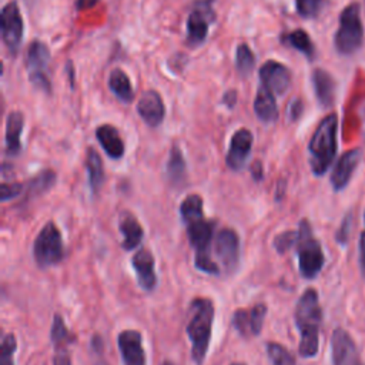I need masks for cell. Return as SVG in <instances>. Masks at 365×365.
<instances>
[{
	"label": "cell",
	"instance_id": "obj_20",
	"mask_svg": "<svg viewBox=\"0 0 365 365\" xmlns=\"http://www.w3.org/2000/svg\"><path fill=\"white\" fill-rule=\"evenodd\" d=\"M131 265L137 275V282L144 291H153L157 285V275L154 269V257L145 250L140 248L131 258Z\"/></svg>",
	"mask_w": 365,
	"mask_h": 365
},
{
	"label": "cell",
	"instance_id": "obj_27",
	"mask_svg": "<svg viewBox=\"0 0 365 365\" xmlns=\"http://www.w3.org/2000/svg\"><path fill=\"white\" fill-rule=\"evenodd\" d=\"M281 41L284 44H288L292 48L298 50L307 58H312L314 54H315V47H314L312 40H311L309 34L305 30H302V29H297V30H292L289 33L282 34Z\"/></svg>",
	"mask_w": 365,
	"mask_h": 365
},
{
	"label": "cell",
	"instance_id": "obj_40",
	"mask_svg": "<svg viewBox=\"0 0 365 365\" xmlns=\"http://www.w3.org/2000/svg\"><path fill=\"white\" fill-rule=\"evenodd\" d=\"M237 91L235 90H230V91H225V94L222 96V103L228 107V108H232L235 104H237Z\"/></svg>",
	"mask_w": 365,
	"mask_h": 365
},
{
	"label": "cell",
	"instance_id": "obj_36",
	"mask_svg": "<svg viewBox=\"0 0 365 365\" xmlns=\"http://www.w3.org/2000/svg\"><path fill=\"white\" fill-rule=\"evenodd\" d=\"M351 225H352V212H348V214L344 217V220H342L339 228H338L336 232H335V240H336V242H338L341 247H344V245L348 242Z\"/></svg>",
	"mask_w": 365,
	"mask_h": 365
},
{
	"label": "cell",
	"instance_id": "obj_24",
	"mask_svg": "<svg viewBox=\"0 0 365 365\" xmlns=\"http://www.w3.org/2000/svg\"><path fill=\"white\" fill-rule=\"evenodd\" d=\"M312 86L315 96L322 107H329L335 98V81L332 76L324 68H315L312 71Z\"/></svg>",
	"mask_w": 365,
	"mask_h": 365
},
{
	"label": "cell",
	"instance_id": "obj_15",
	"mask_svg": "<svg viewBox=\"0 0 365 365\" xmlns=\"http://www.w3.org/2000/svg\"><path fill=\"white\" fill-rule=\"evenodd\" d=\"M259 78L264 87L274 94H284L291 86V71L275 60H267L259 68Z\"/></svg>",
	"mask_w": 365,
	"mask_h": 365
},
{
	"label": "cell",
	"instance_id": "obj_34",
	"mask_svg": "<svg viewBox=\"0 0 365 365\" xmlns=\"http://www.w3.org/2000/svg\"><path fill=\"white\" fill-rule=\"evenodd\" d=\"M17 348V341L13 334H6L1 341V352H0V365H14L13 355Z\"/></svg>",
	"mask_w": 365,
	"mask_h": 365
},
{
	"label": "cell",
	"instance_id": "obj_33",
	"mask_svg": "<svg viewBox=\"0 0 365 365\" xmlns=\"http://www.w3.org/2000/svg\"><path fill=\"white\" fill-rule=\"evenodd\" d=\"M325 6V0H295L297 11L304 19L317 17Z\"/></svg>",
	"mask_w": 365,
	"mask_h": 365
},
{
	"label": "cell",
	"instance_id": "obj_18",
	"mask_svg": "<svg viewBox=\"0 0 365 365\" xmlns=\"http://www.w3.org/2000/svg\"><path fill=\"white\" fill-rule=\"evenodd\" d=\"M137 113L150 127H158L165 115V107L161 96L155 90H147L137 103Z\"/></svg>",
	"mask_w": 365,
	"mask_h": 365
},
{
	"label": "cell",
	"instance_id": "obj_3",
	"mask_svg": "<svg viewBox=\"0 0 365 365\" xmlns=\"http://www.w3.org/2000/svg\"><path fill=\"white\" fill-rule=\"evenodd\" d=\"M214 321V304L210 298L198 297L191 301L187 322V335L191 341V359L195 365H202L208 352Z\"/></svg>",
	"mask_w": 365,
	"mask_h": 365
},
{
	"label": "cell",
	"instance_id": "obj_16",
	"mask_svg": "<svg viewBox=\"0 0 365 365\" xmlns=\"http://www.w3.org/2000/svg\"><path fill=\"white\" fill-rule=\"evenodd\" d=\"M118 351L124 365H145V352L141 334L135 329H124L117 336Z\"/></svg>",
	"mask_w": 365,
	"mask_h": 365
},
{
	"label": "cell",
	"instance_id": "obj_13",
	"mask_svg": "<svg viewBox=\"0 0 365 365\" xmlns=\"http://www.w3.org/2000/svg\"><path fill=\"white\" fill-rule=\"evenodd\" d=\"M267 305L258 302L251 308H240L232 315V325L242 336H257L261 332Z\"/></svg>",
	"mask_w": 365,
	"mask_h": 365
},
{
	"label": "cell",
	"instance_id": "obj_5",
	"mask_svg": "<svg viewBox=\"0 0 365 365\" xmlns=\"http://www.w3.org/2000/svg\"><path fill=\"white\" fill-rule=\"evenodd\" d=\"M295 248L298 255L299 274L305 279H314L324 267L325 255L319 241L312 234L309 221L305 218L299 221L298 240Z\"/></svg>",
	"mask_w": 365,
	"mask_h": 365
},
{
	"label": "cell",
	"instance_id": "obj_25",
	"mask_svg": "<svg viewBox=\"0 0 365 365\" xmlns=\"http://www.w3.org/2000/svg\"><path fill=\"white\" fill-rule=\"evenodd\" d=\"M24 125V115L20 111H10L6 120V153L17 155L21 150L20 135Z\"/></svg>",
	"mask_w": 365,
	"mask_h": 365
},
{
	"label": "cell",
	"instance_id": "obj_32",
	"mask_svg": "<svg viewBox=\"0 0 365 365\" xmlns=\"http://www.w3.org/2000/svg\"><path fill=\"white\" fill-rule=\"evenodd\" d=\"M267 354L272 365H295L292 354L278 342H267Z\"/></svg>",
	"mask_w": 365,
	"mask_h": 365
},
{
	"label": "cell",
	"instance_id": "obj_4",
	"mask_svg": "<svg viewBox=\"0 0 365 365\" xmlns=\"http://www.w3.org/2000/svg\"><path fill=\"white\" fill-rule=\"evenodd\" d=\"M336 134L338 117L335 113L324 117L317 125L309 144V165L315 175H324L332 164L336 154Z\"/></svg>",
	"mask_w": 365,
	"mask_h": 365
},
{
	"label": "cell",
	"instance_id": "obj_28",
	"mask_svg": "<svg viewBox=\"0 0 365 365\" xmlns=\"http://www.w3.org/2000/svg\"><path fill=\"white\" fill-rule=\"evenodd\" d=\"M86 168L88 175V184L93 192H97L100 185L104 180V170H103V161L100 154L94 148L87 150V158H86Z\"/></svg>",
	"mask_w": 365,
	"mask_h": 365
},
{
	"label": "cell",
	"instance_id": "obj_44",
	"mask_svg": "<svg viewBox=\"0 0 365 365\" xmlns=\"http://www.w3.org/2000/svg\"><path fill=\"white\" fill-rule=\"evenodd\" d=\"M230 365H245L244 362H232V364H230Z\"/></svg>",
	"mask_w": 365,
	"mask_h": 365
},
{
	"label": "cell",
	"instance_id": "obj_26",
	"mask_svg": "<svg viewBox=\"0 0 365 365\" xmlns=\"http://www.w3.org/2000/svg\"><path fill=\"white\" fill-rule=\"evenodd\" d=\"M108 87L113 94L123 103H130L134 98L133 84L128 76L121 68H114L108 77Z\"/></svg>",
	"mask_w": 365,
	"mask_h": 365
},
{
	"label": "cell",
	"instance_id": "obj_10",
	"mask_svg": "<svg viewBox=\"0 0 365 365\" xmlns=\"http://www.w3.org/2000/svg\"><path fill=\"white\" fill-rule=\"evenodd\" d=\"M0 27L3 43L7 46L10 53H16L20 47L23 38V19L20 14V9L16 1H9L0 14Z\"/></svg>",
	"mask_w": 365,
	"mask_h": 365
},
{
	"label": "cell",
	"instance_id": "obj_14",
	"mask_svg": "<svg viewBox=\"0 0 365 365\" xmlns=\"http://www.w3.org/2000/svg\"><path fill=\"white\" fill-rule=\"evenodd\" d=\"M51 342L54 346L53 365H71L70 344L76 341V336L66 328L64 319L60 314H54L51 324Z\"/></svg>",
	"mask_w": 365,
	"mask_h": 365
},
{
	"label": "cell",
	"instance_id": "obj_29",
	"mask_svg": "<svg viewBox=\"0 0 365 365\" xmlns=\"http://www.w3.org/2000/svg\"><path fill=\"white\" fill-rule=\"evenodd\" d=\"M167 177L173 184H180L185 177V160L177 145H174L170 151L167 163Z\"/></svg>",
	"mask_w": 365,
	"mask_h": 365
},
{
	"label": "cell",
	"instance_id": "obj_38",
	"mask_svg": "<svg viewBox=\"0 0 365 365\" xmlns=\"http://www.w3.org/2000/svg\"><path fill=\"white\" fill-rule=\"evenodd\" d=\"M302 110H304V104H302V101H301L299 98L292 100V101H291V104H289V107H288V115H289L291 121H297V120L301 117Z\"/></svg>",
	"mask_w": 365,
	"mask_h": 365
},
{
	"label": "cell",
	"instance_id": "obj_6",
	"mask_svg": "<svg viewBox=\"0 0 365 365\" xmlns=\"http://www.w3.org/2000/svg\"><path fill=\"white\" fill-rule=\"evenodd\" d=\"M364 41V27L358 3H351L339 14V27L335 33V48L341 54L355 53Z\"/></svg>",
	"mask_w": 365,
	"mask_h": 365
},
{
	"label": "cell",
	"instance_id": "obj_1",
	"mask_svg": "<svg viewBox=\"0 0 365 365\" xmlns=\"http://www.w3.org/2000/svg\"><path fill=\"white\" fill-rule=\"evenodd\" d=\"M180 215L187 228L188 241L195 252V268L210 275H218L220 268L211 259V241L215 224L204 217L202 198L198 194H188L180 204Z\"/></svg>",
	"mask_w": 365,
	"mask_h": 365
},
{
	"label": "cell",
	"instance_id": "obj_41",
	"mask_svg": "<svg viewBox=\"0 0 365 365\" xmlns=\"http://www.w3.org/2000/svg\"><path fill=\"white\" fill-rule=\"evenodd\" d=\"M251 174L255 181H259L262 178L264 170H262V164L259 161H254V164L251 165Z\"/></svg>",
	"mask_w": 365,
	"mask_h": 365
},
{
	"label": "cell",
	"instance_id": "obj_11",
	"mask_svg": "<svg viewBox=\"0 0 365 365\" xmlns=\"http://www.w3.org/2000/svg\"><path fill=\"white\" fill-rule=\"evenodd\" d=\"M331 355L332 365H365L352 336L344 328H335L332 332Z\"/></svg>",
	"mask_w": 365,
	"mask_h": 365
},
{
	"label": "cell",
	"instance_id": "obj_9",
	"mask_svg": "<svg viewBox=\"0 0 365 365\" xmlns=\"http://www.w3.org/2000/svg\"><path fill=\"white\" fill-rule=\"evenodd\" d=\"M211 3L212 0L197 1L187 19V43L190 47H198L207 38L210 23L214 20Z\"/></svg>",
	"mask_w": 365,
	"mask_h": 365
},
{
	"label": "cell",
	"instance_id": "obj_17",
	"mask_svg": "<svg viewBox=\"0 0 365 365\" xmlns=\"http://www.w3.org/2000/svg\"><path fill=\"white\" fill-rule=\"evenodd\" d=\"M252 133L248 128H240L232 134L230 140V148L225 157L228 168L238 171L245 165V161L252 147Z\"/></svg>",
	"mask_w": 365,
	"mask_h": 365
},
{
	"label": "cell",
	"instance_id": "obj_43",
	"mask_svg": "<svg viewBox=\"0 0 365 365\" xmlns=\"http://www.w3.org/2000/svg\"><path fill=\"white\" fill-rule=\"evenodd\" d=\"M94 365H108V364L104 359H98L97 362H94Z\"/></svg>",
	"mask_w": 365,
	"mask_h": 365
},
{
	"label": "cell",
	"instance_id": "obj_19",
	"mask_svg": "<svg viewBox=\"0 0 365 365\" xmlns=\"http://www.w3.org/2000/svg\"><path fill=\"white\" fill-rule=\"evenodd\" d=\"M359 160H361V150H358V148L345 151L338 158L336 164L332 168L331 178H329L331 185L335 191H341L348 185Z\"/></svg>",
	"mask_w": 365,
	"mask_h": 365
},
{
	"label": "cell",
	"instance_id": "obj_23",
	"mask_svg": "<svg viewBox=\"0 0 365 365\" xmlns=\"http://www.w3.org/2000/svg\"><path fill=\"white\" fill-rule=\"evenodd\" d=\"M254 113L262 123H274L278 120V107L274 93L267 87H259L254 100Z\"/></svg>",
	"mask_w": 365,
	"mask_h": 365
},
{
	"label": "cell",
	"instance_id": "obj_12",
	"mask_svg": "<svg viewBox=\"0 0 365 365\" xmlns=\"http://www.w3.org/2000/svg\"><path fill=\"white\" fill-rule=\"evenodd\" d=\"M214 245L215 254L225 271L232 272L238 265L240 257V240L237 232L232 228H221L217 232Z\"/></svg>",
	"mask_w": 365,
	"mask_h": 365
},
{
	"label": "cell",
	"instance_id": "obj_7",
	"mask_svg": "<svg viewBox=\"0 0 365 365\" xmlns=\"http://www.w3.org/2000/svg\"><path fill=\"white\" fill-rule=\"evenodd\" d=\"M33 257L38 267L48 268L64 258V244L60 230L53 221L43 225L33 242Z\"/></svg>",
	"mask_w": 365,
	"mask_h": 365
},
{
	"label": "cell",
	"instance_id": "obj_22",
	"mask_svg": "<svg viewBox=\"0 0 365 365\" xmlns=\"http://www.w3.org/2000/svg\"><path fill=\"white\" fill-rule=\"evenodd\" d=\"M96 138L110 158L118 160L124 155L125 147L118 130L111 124H101L96 128Z\"/></svg>",
	"mask_w": 365,
	"mask_h": 365
},
{
	"label": "cell",
	"instance_id": "obj_8",
	"mask_svg": "<svg viewBox=\"0 0 365 365\" xmlns=\"http://www.w3.org/2000/svg\"><path fill=\"white\" fill-rule=\"evenodd\" d=\"M48 63H50L48 47L38 40L31 41L27 50V57H26V68L29 73V78L36 88L47 94L51 93V81L48 77Z\"/></svg>",
	"mask_w": 365,
	"mask_h": 365
},
{
	"label": "cell",
	"instance_id": "obj_21",
	"mask_svg": "<svg viewBox=\"0 0 365 365\" xmlns=\"http://www.w3.org/2000/svg\"><path fill=\"white\" fill-rule=\"evenodd\" d=\"M118 228L120 232L123 234V248L125 251H131L135 250L141 241H143V227L138 222V220L127 210L121 211L120 217H118Z\"/></svg>",
	"mask_w": 365,
	"mask_h": 365
},
{
	"label": "cell",
	"instance_id": "obj_35",
	"mask_svg": "<svg viewBox=\"0 0 365 365\" xmlns=\"http://www.w3.org/2000/svg\"><path fill=\"white\" fill-rule=\"evenodd\" d=\"M297 240H298V231H285L278 234L274 238V248L279 252L284 254L285 251H288L289 248L297 245Z\"/></svg>",
	"mask_w": 365,
	"mask_h": 365
},
{
	"label": "cell",
	"instance_id": "obj_2",
	"mask_svg": "<svg viewBox=\"0 0 365 365\" xmlns=\"http://www.w3.org/2000/svg\"><path fill=\"white\" fill-rule=\"evenodd\" d=\"M295 325L299 331L298 352L302 358H312L318 354L319 328L322 322V309L319 305L318 292L308 288L299 297L295 307Z\"/></svg>",
	"mask_w": 365,
	"mask_h": 365
},
{
	"label": "cell",
	"instance_id": "obj_37",
	"mask_svg": "<svg viewBox=\"0 0 365 365\" xmlns=\"http://www.w3.org/2000/svg\"><path fill=\"white\" fill-rule=\"evenodd\" d=\"M0 188H1V194H0L1 201H7L17 197L23 191V184L10 181V182H3Z\"/></svg>",
	"mask_w": 365,
	"mask_h": 365
},
{
	"label": "cell",
	"instance_id": "obj_31",
	"mask_svg": "<svg viewBox=\"0 0 365 365\" xmlns=\"http://www.w3.org/2000/svg\"><path fill=\"white\" fill-rule=\"evenodd\" d=\"M235 66H237L238 73L242 76H248L255 66V56H254L252 50L245 43L238 44V47H237Z\"/></svg>",
	"mask_w": 365,
	"mask_h": 365
},
{
	"label": "cell",
	"instance_id": "obj_42",
	"mask_svg": "<svg viewBox=\"0 0 365 365\" xmlns=\"http://www.w3.org/2000/svg\"><path fill=\"white\" fill-rule=\"evenodd\" d=\"M98 3V0H76L77 10H87L94 7Z\"/></svg>",
	"mask_w": 365,
	"mask_h": 365
},
{
	"label": "cell",
	"instance_id": "obj_39",
	"mask_svg": "<svg viewBox=\"0 0 365 365\" xmlns=\"http://www.w3.org/2000/svg\"><path fill=\"white\" fill-rule=\"evenodd\" d=\"M364 220H365V214H364ZM359 262H361L362 272L365 274V228L359 238Z\"/></svg>",
	"mask_w": 365,
	"mask_h": 365
},
{
	"label": "cell",
	"instance_id": "obj_30",
	"mask_svg": "<svg viewBox=\"0 0 365 365\" xmlns=\"http://www.w3.org/2000/svg\"><path fill=\"white\" fill-rule=\"evenodd\" d=\"M54 182H56V173L53 170H43L27 182V192L30 197L33 195L36 197L50 190L54 185Z\"/></svg>",
	"mask_w": 365,
	"mask_h": 365
}]
</instances>
